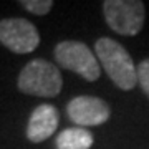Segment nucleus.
<instances>
[{
    "instance_id": "nucleus-1",
    "label": "nucleus",
    "mask_w": 149,
    "mask_h": 149,
    "mask_svg": "<svg viewBox=\"0 0 149 149\" xmlns=\"http://www.w3.org/2000/svg\"><path fill=\"white\" fill-rule=\"evenodd\" d=\"M95 52L100 65L118 88H121L123 91H129L136 86L138 66H134L131 55L121 43H118L113 38L101 37L98 38L95 45Z\"/></svg>"
},
{
    "instance_id": "nucleus-2",
    "label": "nucleus",
    "mask_w": 149,
    "mask_h": 149,
    "mask_svg": "<svg viewBox=\"0 0 149 149\" xmlns=\"http://www.w3.org/2000/svg\"><path fill=\"white\" fill-rule=\"evenodd\" d=\"M17 86L22 93L42 98H53L60 95L63 78L53 63L43 58H35L22 68Z\"/></svg>"
},
{
    "instance_id": "nucleus-3",
    "label": "nucleus",
    "mask_w": 149,
    "mask_h": 149,
    "mask_svg": "<svg viewBox=\"0 0 149 149\" xmlns=\"http://www.w3.org/2000/svg\"><path fill=\"white\" fill-rule=\"evenodd\" d=\"M55 60L60 66L80 74L86 81H96L101 74V65L95 58L90 47L83 42L65 40L53 50Z\"/></svg>"
},
{
    "instance_id": "nucleus-4",
    "label": "nucleus",
    "mask_w": 149,
    "mask_h": 149,
    "mask_svg": "<svg viewBox=\"0 0 149 149\" xmlns=\"http://www.w3.org/2000/svg\"><path fill=\"white\" fill-rule=\"evenodd\" d=\"M106 23L119 35L134 37L141 32L146 8L141 0H106L103 2Z\"/></svg>"
},
{
    "instance_id": "nucleus-5",
    "label": "nucleus",
    "mask_w": 149,
    "mask_h": 149,
    "mask_svg": "<svg viewBox=\"0 0 149 149\" xmlns=\"http://www.w3.org/2000/svg\"><path fill=\"white\" fill-rule=\"evenodd\" d=\"M0 43L13 53H32L40 45V33L25 18H3L0 20Z\"/></svg>"
},
{
    "instance_id": "nucleus-6",
    "label": "nucleus",
    "mask_w": 149,
    "mask_h": 149,
    "mask_svg": "<svg viewBox=\"0 0 149 149\" xmlns=\"http://www.w3.org/2000/svg\"><path fill=\"white\" fill-rule=\"evenodd\" d=\"M66 114L74 124H78L80 128H86L106 123L111 116V109L108 103L98 96L81 95L73 98L66 104Z\"/></svg>"
},
{
    "instance_id": "nucleus-7",
    "label": "nucleus",
    "mask_w": 149,
    "mask_h": 149,
    "mask_svg": "<svg viewBox=\"0 0 149 149\" xmlns=\"http://www.w3.org/2000/svg\"><path fill=\"white\" fill-rule=\"evenodd\" d=\"M60 114L58 109L53 104L43 103L33 109L32 116L28 119L27 126V138L32 143H43L45 139L53 136L58 128Z\"/></svg>"
},
{
    "instance_id": "nucleus-8",
    "label": "nucleus",
    "mask_w": 149,
    "mask_h": 149,
    "mask_svg": "<svg viewBox=\"0 0 149 149\" xmlns=\"http://www.w3.org/2000/svg\"><path fill=\"white\" fill-rule=\"evenodd\" d=\"M95 143L91 131L86 128H68L56 136V149H90Z\"/></svg>"
},
{
    "instance_id": "nucleus-9",
    "label": "nucleus",
    "mask_w": 149,
    "mask_h": 149,
    "mask_svg": "<svg viewBox=\"0 0 149 149\" xmlns=\"http://www.w3.org/2000/svg\"><path fill=\"white\" fill-rule=\"evenodd\" d=\"M20 5L27 12L33 13V15H47L52 10L53 2L52 0H20Z\"/></svg>"
},
{
    "instance_id": "nucleus-10",
    "label": "nucleus",
    "mask_w": 149,
    "mask_h": 149,
    "mask_svg": "<svg viewBox=\"0 0 149 149\" xmlns=\"http://www.w3.org/2000/svg\"><path fill=\"white\" fill-rule=\"evenodd\" d=\"M138 83L141 90L149 96V58L143 60L138 65Z\"/></svg>"
}]
</instances>
